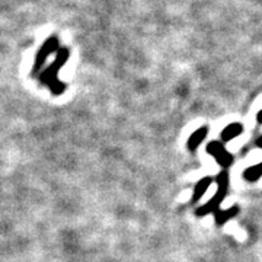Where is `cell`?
Returning <instances> with one entry per match:
<instances>
[{
	"label": "cell",
	"instance_id": "obj_4",
	"mask_svg": "<svg viewBox=\"0 0 262 262\" xmlns=\"http://www.w3.org/2000/svg\"><path fill=\"white\" fill-rule=\"evenodd\" d=\"M242 133H244V125L241 122H230L220 133V140L226 144L229 141L237 139Z\"/></svg>",
	"mask_w": 262,
	"mask_h": 262
},
{
	"label": "cell",
	"instance_id": "obj_5",
	"mask_svg": "<svg viewBox=\"0 0 262 262\" xmlns=\"http://www.w3.org/2000/svg\"><path fill=\"white\" fill-rule=\"evenodd\" d=\"M237 214H239V206H232L229 207V208H226V210L219 208L214 213L215 225L219 226V227H222V226H225L227 222H230Z\"/></svg>",
	"mask_w": 262,
	"mask_h": 262
},
{
	"label": "cell",
	"instance_id": "obj_2",
	"mask_svg": "<svg viewBox=\"0 0 262 262\" xmlns=\"http://www.w3.org/2000/svg\"><path fill=\"white\" fill-rule=\"evenodd\" d=\"M207 155L213 156L214 160L223 169H227L232 166L234 162V156L226 149V144L222 140H211L206 146Z\"/></svg>",
	"mask_w": 262,
	"mask_h": 262
},
{
	"label": "cell",
	"instance_id": "obj_6",
	"mask_svg": "<svg viewBox=\"0 0 262 262\" xmlns=\"http://www.w3.org/2000/svg\"><path fill=\"white\" fill-rule=\"evenodd\" d=\"M211 184H213V178H210V177H204V178L198 179V182H196L195 187H194V191H192L191 203H194V204L198 203L203 198V195L208 191V188L211 187Z\"/></svg>",
	"mask_w": 262,
	"mask_h": 262
},
{
	"label": "cell",
	"instance_id": "obj_10",
	"mask_svg": "<svg viewBox=\"0 0 262 262\" xmlns=\"http://www.w3.org/2000/svg\"><path fill=\"white\" fill-rule=\"evenodd\" d=\"M259 165H261V168H262V162H261V163H259Z\"/></svg>",
	"mask_w": 262,
	"mask_h": 262
},
{
	"label": "cell",
	"instance_id": "obj_8",
	"mask_svg": "<svg viewBox=\"0 0 262 262\" xmlns=\"http://www.w3.org/2000/svg\"><path fill=\"white\" fill-rule=\"evenodd\" d=\"M255 144H256V147H258V149H262V136H261V137H258V139H256Z\"/></svg>",
	"mask_w": 262,
	"mask_h": 262
},
{
	"label": "cell",
	"instance_id": "obj_7",
	"mask_svg": "<svg viewBox=\"0 0 262 262\" xmlns=\"http://www.w3.org/2000/svg\"><path fill=\"white\" fill-rule=\"evenodd\" d=\"M242 178L246 181V182H251V184H255L258 182L259 179L262 178V168L261 165H252L249 168H246L242 173Z\"/></svg>",
	"mask_w": 262,
	"mask_h": 262
},
{
	"label": "cell",
	"instance_id": "obj_3",
	"mask_svg": "<svg viewBox=\"0 0 262 262\" xmlns=\"http://www.w3.org/2000/svg\"><path fill=\"white\" fill-rule=\"evenodd\" d=\"M207 134H208V127H206V125L196 128V130L188 137L187 149L189 150V151H195V150L204 143Z\"/></svg>",
	"mask_w": 262,
	"mask_h": 262
},
{
	"label": "cell",
	"instance_id": "obj_9",
	"mask_svg": "<svg viewBox=\"0 0 262 262\" xmlns=\"http://www.w3.org/2000/svg\"><path fill=\"white\" fill-rule=\"evenodd\" d=\"M256 122H258V124H262V110L256 114Z\"/></svg>",
	"mask_w": 262,
	"mask_h": 262
},
{
	"label": "cell",
	"instance_id": "obj_1",
	"mask_svg": "<svg viewBox=\"0 0 262 262\" xmlns=\"http://www.w3.org/2000/svg\"><path fill=\"white\" fill-rule=\"evenodd\" d=\"M215 184H217V191L214 192V195L211 196L204 206L196 208V217H206V215L208 214H214L215 211L222 207L226 195H227L229 185H230V178H229L227 170H222V172L215 177Z\"/></svg>",
	"mask_w": 262,
	"mask_h": 262
}]
</instances>
